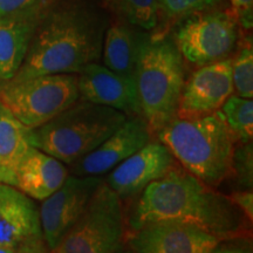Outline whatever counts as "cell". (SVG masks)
<instances>
[{
  "label": "cell",
  "mask_w": 253,
  "mask_h": 253,
  "mask_svg": "<svg viewBox=\"0 0 253 253\" xmlns=\"http://www.w3.org/2000/svg\"><path fill=\"white\" fill-rule=\"evenodd\" d=\"M116 253H134V251H132V250L129 248V246H128V248H125V245H123L122 248L120 249Z\"/></svg>",
  "instance_id": "31"
},
{
  "label": "cell",
  "mask_w": 253,
  "mask_h": 253,
  "mask_svg": "<svg viewBox=\"0 0 253 253\" xmlns=\"http://www.w3.org/2000/svg\"><path fill=\"white\" fill-rule=\"evenodd\" d=\"M68 171L61 161L31 145L15 170L13 186L42 202L63 184Z\"/></svg>",
  "instance_id": "17"
},
{
  "label": "cell",
  "mask_w": 253,
  "mask_h": 253,
  "mask_svg": "<svg viewBox=\"0 0 253 253\" xmlns=\"http://www.w3.org/2000/svg\"><path fill=\"white\" fill-rule=\"evenodd\" d=\"M116 18L145 32H154L158 25L157 0H108Z\"/></svg>",
  "instance_id": "20"
},
{
  "label": "cell",
  "mask_w": 253,
  "mask_h": 253,
  "mask_svg": "<svg viewBox=\"0 0 253 253\" xmlns=\"http://www.w3.org/2000/svg\"><path fill=\"white\" fill-rule=\"evenodd\" d=\"M223 0H157L158 25L151 33L167 34L168 27H172L177 21L198 12L219 8Z\"/></svg>",
  "instance_id": "22"
},
{
  "label": "cell",
  "mask_w": 253,
  "mask_h": 253,
  "mask_svg": "<svg viewBox=\"0 0 253 253\" xmlns=\"http://www.w3.org/2000/svg\"><path fill=\"white\" fill-rule=\"evenodd\" d=\"M156 135L183 169L211 188L232 173L233 151L238 140L219 110L192 118L176 116Z\"/></svg>",
  "instance_id": "3"
},
{
  "label": "cell",
  "mask_w": 253,
  "mask_h": 253,
  "mask_svg": "<svg viewBox=\"0 0 253 253\" xmlns=\"http://www.w3.org/2000/svg\"><path fill=\"white\" fill-rule=\"evenodd\" d=\"M231 11L236 15L239 26L251 30L253 26V0H229Z\"/></svg>",
  "instance_id": "25"
},
{
  "label": "cell",
  "mask_w": 253,
  "mask_h": 253,
  "mask_svg": "<svg viewBox=\"0 0 253 253\" xmlns=\"http://www.w3.org/2000/svg\"><path fill=\"white\" fill-rule=\"evenodd\" d=\"M50 1L0 18V82L9 81L18 73Z\"/></svg>",
  "instance_id": "16"
},
{
  "label": "cell",
  "mask_w": 253,
  "mask_h": 253,
  "mask_svg": "<svg viewBox=\"0 0 253 253\" xmlns=\"http://www.w3.org/2000/svg\"><path fill=\"white\" fill-rule=\"evenodd\" d=\"M48 1L50 0H0V18L46 4Z\"/></svg>",
  "instance_id": "26"
},
{
  "label": "cell",
  "mask_w": 253,
  "mask_h": 253,
  "mask_svg": "<svg viewBox=\"0 0 253 253\" xmlns=\"http://www.w3.org/2000/svg\"><path fill=\"white\" fill-rule=\"evenodd\" d=\"M153 141V131L141 115L129 116L126 122L96 149L72 164V175L101 176L137 153Z\"/></svg>",
  "instance_id": "12"
},
{
  "label": "cell",
  "mask_w": 253,
  "mask_h": 253,
  "mask_svg": "<svg viewBox=\"0 0 253 253\" xmlns=\"http://www.w3.org/2000/svg\"><path fill=\"white\" fill-rule=\"evenodd\" d=\"M233 94L232 61L221 60L201 66L185 79L177 116L208 115L217 112Z\"/></svg>",
  "instance_id": "11"
},
{
  "label": "cell",
  "mask_w": 253,
  "mask_h": 253,
  "mask_svg": "<svg viewBox=\"0 0 253 253\" xmlns=\"http://www.w3.org/2000/svg\"><path fill=\"white\" fill-rule=\"evenodd\" d=\"M252 142L243 143L240 148H235L232 157V172L246 189H252Z\"/></svg>",
  "instance_id": "24"
},
{
  "label": "cell",
  "mask_w": 253,
  "mask_h": 253,
  "mask_svg": "<svg viewBox=\"0 0 253 253\" xmlns=\"http://www.w3.org/2000/svg\"><path fill=\"white\" fill-rule=\"evenodd\" d=\"M125 113L79 99L45 125L30 129L32 147L72 166L96 149L126 120Z\"/></svg>",
  "instance_id": "4"
},
{
  "label": "cell",
  "mask_w": 253,
  "mask_h": 253,
  "mask_svg": "<svg viewBox=\"0 0 253 253\" xmlns=\"http://www.w3.org/2000/svg\"><path fill=\"white\" fill-rule=\"evenodd\" d=\"M122 199L106 182L52 253H116L125 244Z\"/></svg>",
  "instance_id": "8"
},
{
  "label": "cell",
  "mask_w": 253,
  "mask_h": 253,
  "mask_svg": "<svg viewBox=\"0 0 253 253\" xmlns=\"http://www.w3.org/2000/svg\"><path fill=\"white\" fill-rule=\"evenodd\" d=\"M126 237L134 253H210L223 242L207 231L177 221L147 224Z\"/></svg>",
  "instance_id": "10"
},
{
  "label": "cell",
  "mask_w": 253,
  "mask_h": 253,
  "mask_svg": "<svg viewBox=\"0 0 253 253\" xmlns=\"http://www.w3.org/2000/svg\"><path fill=\"white\" fill-rule=\"evenodd\" d=\"M185 61L170 33H150L141 50L135 84L141 116L156 132L177 116Z\"/></svg>",
  "instance_id": "5"
},
{
  "label": "cell",
  "mask_w": 253,
  "mask_h": 253,
  "mask_svg": "<svg viewBox=\"0 0 253 253\" xmlns=\"http://www.w3.org/2000/svg\"><path fill=\"white\" fill-rule=\"evenodd\" d=\"M80 100L110 107L126 116L141 115L134 79L110 71L99 62L87 65L78 74Z\"/></svg>",
  "instance_id": "14"
},
{
  "label": "cell",
  "mask_w": 253,
  "mask_h": 253,
  "mask_svg": "<svg viewBox=\"0 0 253 253\" xmlns=\"http://www.w3.org/2000/svg\"><path fill=\"white\" fill-rule=\"evenodd\" d=\"M232 61L233 93L244 99L253 97V48L251 39L237 48Z\"/></svg>",
  "instance_id": "23"
},
{
  "label": "cell",
  "mask_w": 253,
  "mask_h": 253,
  "mask_svg": "<svg viewBox=\"0 0 253 253\" xmlns=\"http://www.w3.org/2000/svg\"><path fill=\"white\" fill-rule=\"evenodd\" d=\"M80 99L78 74H48L0 84V101L25 126L48 122Z\"/></svg>",
  "instance_id": "7"
},
{
  "label": "cell",
  "mask_w": 253,
  "mask_h": 253,
  "mask_svg": "<svg viewBox=\"0 0 253 253\" xmlns=\"http://www.w3.org/2000/svg\"><path fill=\"white\" fill-rule=\"evenodd\" d=\"M0 253H15V249H13V248H5V246H0Z\"/></svg>",
  "instance_id": "30"
},
{
  "label": "cell",
  "mask_w": 253,
  "mask_h": 253,
  "mask_svg": "<svg viewBox=\"0 0 253 253\" xmlns=\"http://www.w3.org/2000/svg\"><path fill=\"white\" fill-rule=\"evenodd\" d=\"M240 28L232 11L219 7L183 18L170 36L184 61L201 67L230 59L238 48Z\"/></svg>",
  "instance_id": "6"
},
{
  "label": "cell",
  "mask_w": 253,
  "mask_h": 253,
  "mask_svg": "<svg viewBox=\"0 0 253 253\" xmlns=\"http://www.w3.org/2000/svg\"><path fill=\"white\" fill-rule=\"evenodd\" d=\"M210 253H252V250L246 243H224L223 240Z\"/></svg>",
  "instance_id": "28"
},
{
  "label": "cell",
  "mask_w": 253,
  "mask_h": 253,
  "mask_svg": "<svg viewBox=\"0 0 253 253\" xmlns=\"http://www.w3.org/2000/svg\"><path fill=\"white\" fill-rule=\"evenodd\" d=\"M109 23L108 11L99 0H52L32 38L23 65L9 81L79 74L101 59Z\"/></svg>",
  "instance_id": "1"
},
{
  "label": "cell",
  "mask_w": 253,
  "mask_h": 253,
  "mask_svg": "<svg viewBox=\"0 0 253 253\" xmlns=\"http://www.w3.org/2000/svg\"><path fill=\"white\" fill-rule=\"evenodd\" d=\"M138 196L128 220L131 231L157 221H177L229 240L239 237L245 227V214L230 197L176 164Z\"/></svg>",
  "instance_id": "2"
},
{
  "label": "cell",
  "mask_w": 253,
  "mask_h": 253,
  "mask_svg": "<svg viewBox=\"0 0 253 253\" xmlns=\"http://www.w3.org/2000/svg\"><path fill=\"white\" fill-rule=\"evenodd\" d=\"M175 158L160 141H151L131 155L107 176L106 184L121 199L138 196L150 183L166 176Z\"/></svg>",
  "instance_id": "13"
},
{
  "label": "cell",
  "mask_w": 253,
  "mask_h": 253,
  "mask_svg": "<svg viewBox=\"0 0 253 253\" xmlns=\"http://www.w3.org/2000/svg\"><path fill=\"white\" fill-rule=\"evenodd\" d=\"M42 237L39 209L13 185L0 183V246H18Z\"/></svg>",
  "instance_id": "15"
},
{
  "label": "cell",
  "mask_w": 253,
  "mask_h": 253,
  "mask_svg": "<svg viewBox=\"0 0 253 253\" xmlns=\"http://www.w3.org/2000/svg\"><path fill=\"white\" fill-rule=\"evenodd\" d=\"M230 199L237 208L245 214L248 219L252 220L253 218V194L252 189L236 191L230 196Z\"/></svg>",
  "instance_id": "27"
},
{
  "label": "cell",
  "mask_w": 253,
  "mask_h": 253,
  "mask_svg": "<svg viewBox=\"0 0 253 253\" xmlns=\"http://www.w3.org/2000/svg\"><path fill=\"white\" fill-rule=\"evenodd\" d=\"M219 113L224 121L242 143L252 142L253 136V101L238 95H231L220 107Z\"/></svg>",
  "instance_id": "21"
},
{
  "label": "cell",
  "mask_w": 253,
  "mask_h": 253,
  "mask_svg": "<svg viewBox=\"0 0 253 253\" xmlns=\"http://www.w3.org/2000/svg\"><path fill=\"white\" fill-rule=\"evenodd\" d=\"M39 240L40 239L25 243V244L20 245V250L15 253H42V251H40V250L38 249V243H39Z\"/></svg>",
  "instance_id": "29"
},
{
  "label": "cell",
  "mask_w": 253,
  "mask_h": 253,
  "mask_svg": "<svg viewBox=\"0 0 253 253\" xmlns=\"http://www.w3.org/2000/svg\"><path fill=\"white\" fill-rule=\"evenodd\" d=\"M28 132L0 101V183L13 185L15 170L31 147Z\"/></svg>",
  "instance_id": "19"
},
{
  "label": "cell",
  "mask_w": 253,
  "mask_h": 253,
  "mask_svg": "<svg viewBox=\"0 0 253 253\" xmlns=\"http://www.w3.org/2000/svg\"><path fill=\"white\" fill-rule=\"evenodd\" d=\"M149 34V32L142 31L115 18V20L110 21L104 33L101 53L103 66L135 80L141 50Z\"/></svg>",
  "instance_id": "18"
},
{
  "label": "cell",
  "mask_w": 253,
  "mask_h": 253,
  "mask_svg": "<svg viewBox=\"0 0 253 253\" xmlns=\"http://www.w3.org/2000/svg\"><path fill=\"white\" fill-rule=\"evenodd\" d=\"M102 182L99 176L68 175L55 192L43 199L39 209L40 226L50 251L84 213Z\"/></svg>",
  "instance_id": "9"
}]
</instances>
